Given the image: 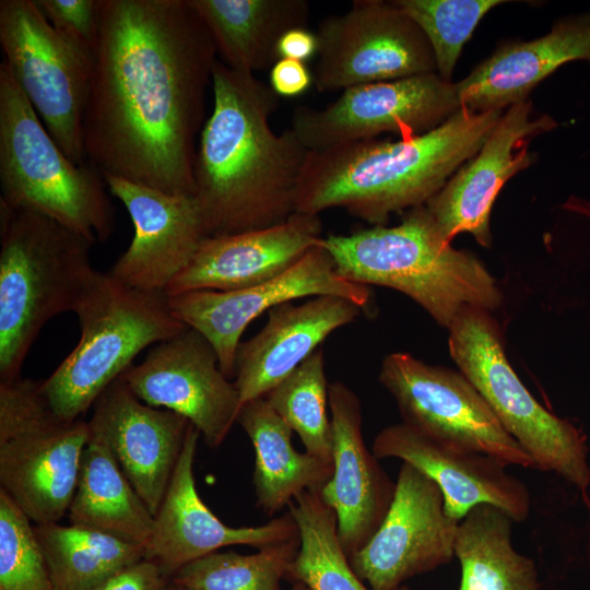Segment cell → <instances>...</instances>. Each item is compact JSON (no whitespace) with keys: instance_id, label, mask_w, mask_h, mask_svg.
Wrapping results in <instances>:
<instances>
[{"instance_id":"1","label":"cell","mask_w":590,"mask_h":590,"mask_svg":"<svg viewBox=\"0 0 590 590\" xmlns=\"http://www.w3.org/2000/svg\"><path fill=\"white\" fill-rule=\"evenodd\" d=\"M217 59L190 0H101L83 123L90 165L194 196L197 135Z\"/></svg>"},{"instance_id":"2","label":"cell","mask_w":590,"mask_h":590,"mask_svg":"<svg viewBox=\"0 0 590 590\" xmlns=\"http://www.w3.org/2000/svg\"><path fill=\"white\" fill-rule=\"evenodd\" d=\"M213 107L197 145L194 198L209 236L261 229L295 213L308 150L291 128L275 133L280 96L253 73L216 60Z\"/></svg>"},{"instance_id":"3","label":"cell","mask_w":590,"mask_h":590,"mask_svg":"<svg viewBox=\"0 0 590 590\" xmlns=\"http://www.w3.org/2000/svg\"><path fill=\"white\" fill-rule=\"evenodd\" d=\"M502 110L461 107L440 126L397 141L364 140L309 151L295 212L319 215L340 208L374 226L424 205L487 140Z\"/></svg>"},{"instance_id":"4","label":"cell","mask_w":590,"mask_h":590,"mask_svg":"<svg viewBox=\"0 0 590 590\" xmlns=\"http://www.w3.org/2000/svg\"><path fill=\"white\" fill-rule=\"evenodd\" d=\"M321 245L342 279L396 290L447 330L463 308L493 311L503 299L484 263L451 247L425 204L409 210L396 226L332 234Z\"/></svg>"},{"instance_id":"5","label":"cell","mask_w":590,"mask_h":590,"mask_svg":"<svg viewBox=\"0 0 590 590\" xmlns=\"http://www.w3.org/2000/svg\"><path fill=\"white\" fill-rule=\"evenodd\" d=\"M92 245L47 216L0 200V381L21 377L45 323L74 310L97 273Z\"/></svg>"},{"instance_id":"6","label":"cell","mask_w":590,"mask_h":590,"mask_svg":"<svg viewBox=\"0 0 590 590\" xmlns=\"http://www.w3.org/2000/svg\"><path fill=\"white\" fill-rule=\"evenodd\" d=\"M0 186L4 203L47 216L93 244L115 219L106 182L56 143L4 62L0 63Z\"/></svg>"},{"instance_id":"7","label":"cell","mask_w":590,"mask_h":590,"mask_svg":"<svg viewBox=\"0 0 590 590\" xmlns=\"http://www.w3.org/2000/svg\"><path fill=\"white\" fill-rule=\"evenodd\" d=\"M73 312L80 340L54 373L40 381L49 405L64 420L81 418L134 357L187 326L163 293L143 292L96 273Z\"/></svg>"},{"instance_id":"8","label":"cell","mask_w":590,"mask_h":590,"mask_svg":"<svg viewBox=\"0 0 590 590\" xmlns=\"http://www.w3.org/2000/svg\"><path fill=\"white\" fill-rule=\"evenodd\" d=\"M448 346L459 370L484 398L503 427L532 458L586 495L590 467L586 436L543 408L506 356L499 326L491 311L465 307L448 329Z\"/></svg>"},{"instance_id":"9","label":"cell","mask_w":590,"mask_h":590,"mask_svg":"<svg viewBox=\"0 0 590 590\" xmlns=\"http://www.w3.org/2000/svg\"><path fill=\"white\" fill-rule=\"evenodd\" d=\"M90 435L82 417L64 420L49 405L40 381H0V484L35 524L68 512Z\"/></svg>"},{"instance_id":"10","label":"cell","mask_w":590,"mask_h":590,"mask_svg":"<svg viewBox=\"0 0 590 590\" xmlns=\"http://www.w3.org/2000/svg\"><path fill=\"white\" fill-rule=\"evenodd\" d=\"M0 45L3 62L49 134L73 163L85 165L93 54L55 30L35 0L0 1Z\"/></svg>"},{"instance_id":"11","label":"cell","mask_w":590,"mask_h":590,"mask_svg":"<svg viewBox=\"0 0 590 590\" xmlns=\"http://www.w3.org/2000/svg\"><path fill=\"white\" fill-rule=\"evenodd\" d=\"M379 381L394 399L403 423L411 427L492 456L506 465L535 468L532 458L460 370L396 352L384 357Z\"/></svg>"},{"instance_id":"12","label":"cell","mask_w":590,"mask_h":590,"mask_svg":"<svg viewBox=\"0 0 590 590\" xmlns=\"http://www.w3.org/2000/svg\"><path fill=\"white\" fill-rule=\"evenodd\" d=\"M456 83L436 72L346 88L323 108L298 106L291 129L308 151L371 140L426 133L461 108Z\"/></svg>"},{"instance_id":"13","label":"cell","mask_w":590,"mask_h":590,"mask_svg":"<svg viewBox=\"0 0 590 590\" xmlns=\"http://www.w3.org/2000/svg\"><path fill=\"white\" fill-rule=\"evenodd\" d=\"M314 84L321 92L436 72L420 26L392 1L355 0L318 24Z\"/></svg>"},{"instance_id":"14","label":"cell","mask_w":590,"mask_h":590,"mask_svg":"<svg viewBox=\"0 0 590 590\" xmlns=\"http://www.w3.org/2000/svg\"><path fill=\"white\" fill-rule=\"evenodd\" d=\"M322 295L347 298L363 309L370 300L368 286L338 274L320 241L290 270L264 283L228 292H185L167 296V300L177 319L209 340L223 374L232 378L240 338L251 321L281 304Z\"/></svg>"},{"instance_id":"15","label":"cell","mask_w":590,"mask_h":590,"mask_svg":"<svg viewBox=\"0 0 590 590\" xmlns=\"http://www.w3.org/2000/svg\"><path fill=\"white\" fill-rule=\"evenodd\" d=\"M458 524L447 516L437 484L403 462L384 521L350 565L370 590H399L408 579L451 560Z\"/></svg>"},{"instance_id":"16","label":"cell","mask_w":590,"mask_h":590,"mask_svg":"<svg viewBox=\"0 0 590 590\" xmlns=\"http://www.w3.org/2000/svg\"><path fill=\"white\" fill-rule=\"evenodd\" d=\"M120 378L148 405L187 418L211 448L219 447L237 423L238 390L223 374L209 340L189 327L155 344Z\"/></svg>"},{"instance_id":"17","label":"cell","mask_w":590,"mask_h":590,"mask_svg":"<svg viewBox=\"0 0 590 590\" xmlns=\"http://www.w3.org/2000/svg\"><path fill=\"white\" fill-rule=\"evenodd\" d=\"M128 211L134 233L108 273L143 292L163 293L209 237L193 196L172 194L128 179L102 175Z\"/></svg>"},{"instance_id":"18","label":"cell","mask_w":590,"mask_h":590,"mask_svg":"<svg viewBox=\"0 0 590 590\" xmlns=\"http://www.w3.org/2000/svg\"><path fill=\"white\" fill-rule=\"evenodd\" d=\"M531 114L527 101L508 107L479 152L425 204L448 241L468 233L481 246H491L489 219L497 194L509 178L533 163L530 140L556 127L551 117Z\"/></svg>"},{"instance_id":"19","label":"cell","mask_w":590,"mask_h":590,"mask_svg":"<svg viewBox=\"0 0 590 590\" xmlns=\"http://www.w3.org/2000/svg\"><path fill=\"white\" fill-rule=\"evenodd\" d=\"M200 435L190 424L144 548V558L155 562L169 578L186 564L225 546L249 545L262 550L299 535L290 512L263 526L233 528L209 509L197 491L193 475Z\"/></svg>"},{"instance_id":"20","label":"cell","mask_w":590,"mask_h":590,"mask_svg":"<svg viewBox=\"0 0 590 590\" xmlns=\"http://www.w3.org/2000/svg\"><path fill=\"white\" fill-rule=\"evenodd\" d=\"M373 455L377 459L399 458L432 479L444 496L447 516L453 520L460 521L480 504L499 508L514 521L529 515L527 486L492 456L433 438L403 422L377 434Z\"/></svg>"},{"instance_id":"21","label":"cell","mask_w":590,"mask_h":590,"mask_svg":"<svg viewBox=\"0 0 590 590\" xmlns=\"http://www.w3.org/2000/svg\"><path fill=\"white\" fill-rule=\"evenodd\" d=\"M329 410L333 473L319 495L334 511L340 544L351 558L369 542L384 521L396 483L365 445L357 394L341 381L329 384Z\"/></svg>"},{"instance_id":"22","label":"cell","mask_w":590,"mask_h":590,"mask_svg":"<svg viewBox=\"0 0 590 590\" xmlns=\"http://www.w3.org/2000/svg\"><path fill=\"white\" fill-rule=\"evenodd\" d=\"M88 424L106 439L135 492L155 516L190 422L141 401L119 377L94 403Z\"/></svg>"},{"instance_id":"23","label":"cell","mask_w":590,"mask_h":590,"mask_svg":"<svg viewBox=\"0 0 590 590\" xmlns=\"http://www.w3.org/2000/svg\"><path fill=\"white\" fill-rule=\"evenodd\" d=\"M322 238L319 215L298 212L270 227L209 236L165 295L228 292L264 283L290 270Z\"/></svg>"},{"instance_id":"24","label":"cell","mask_w":590,"mask_h":590,"mask_svg":"<svg viewBox=\"0 0 590 590\" xmlns=\"http://www.w3.org/2000/svg\"><path fill=\"white\" fill-rule=\"evenodd\" d=\"M364 309L340 296H315L287 302L268 311V321L251 339L240 342L234 384L240 405L264 397L335 330L349 324Z\"/></svg>"},{"instance_id":"25","label":"cell","mask_w":590,"mask_h":590,"mask_svg":"<svg viewBox=\"0 0 590 590\" xmlns=\"http://www.w3.org/2000/svg\"><path fill=\"white\" fill-rule=\"evenodd\" d=\"M576 60L590 62V13L558 21L542 37L497 49L456 83L461 106L477 113L508 108L527 101L542 80Z\"/></svg>"},{"instance_id":"26","label":"cell","mask_w":590,"mask_h":590,"mask_svg":"<svg viewBox=\"0 0 590 590\" xmlns=\"http://www.w3.org/2000/svg\"><path fill=\"white\" fill-rule=\"evenodd\" d=\"M200 15L219 59L227 67L253 73L270 70L278 44L287 31L307 27L306 0H190Z\"/></svg>"},{"instance_id":"27","label":"cell","mask_w":590,"mask_h":590,"mask_svg":"<svg viewBox=\"0 0 590 590\" xmlns=\"http://www.w3.org/2000/svg\"><path fill=\"white\" fill-rule=\"evenodd\" d=\"M237 423L256 452L253 485L257 506L272 516L308 491L320 493L333 473L328 463L292 445V429L264 397L241 405Z\"/></svg>"},{"instance_id":"28","label":"cell","mask_w":590,"mask_h":590,"mask_svg":"<svg viewBox=\"0 0 590 590\" xmlns=\"http://www.w3.org/2000/svg\"><path fill=\"white\" fill-rule=\"evenodd\" d=\"M70 523L96 529L145 548L154 515L123 473L104 436L88 424Z\"/></svg>"},{"instance_id":"29","label":"cell","mask_w":590,"mask_h":590,"mask_svg":"<svg viewBox=\"0 0 590 590\" xmlns=\"http://www.w3.org/2000/svg\"><path fill=\"white\" fill-rule=\"evenodd\" d=\"M514 520L489 504L473 507L460 521L455 555L460 590H541L534 563L511 544Z\"/></svg>"},{"instance_id":"30","label":"cell","mask_w":590,"mask_h":590,"mask_svg":"<svg viewBox=\"0 0 590 590\" xmlns=\"http://www.w3.org/2000/svg\"><path fill=\"white\" fill-rule=\"evenodd\" d=\"M34 532L55 590H93L144 558L143 546L83 526L34 524Z\"/></svg>"},{"instance_id":"31","label":"cell","mask_w":590,"mask_h":590,"mask_svg":"<svg viewBox=\"0 0 590 590\" xmlns=\"http://www.w3.org/2000/svg\"><path fill=\"white\" fill-rule=\"evenodd\" d=\"M288 509L298 527L300 547L285 579L311 590H370L351 567L340 544L335 514L319 493H300Z\"/></svg>"},{"instance_id":"32","label":"cell","mask_w":590,"mask_h":590,"mask_svg":"<svg viewBox=\"0 0 590 590\" xmlns=\"http://www.w3.org/2000/svg\"><path fill=\"white\" fill-rule=\"evenodd\" d=\"M299 547L298 535L251 555L215 551L179 568L170 582L179 590H281Z\"/></svg>"},{"instance_id":"33","label":"cell","mask_w":590,"mask_h":590,"mask_svg":"<svg viewBox=\"0 0 590 590\" xmlns=\"http://www.w3.org/2000/svg\"><path fill=\"white\" fill-rule=\"evenodd\" d=\"M266 400L295 432L306 452L333 463V430L329 408V382L321 349L271 389Z\"/></svg>"},{"instance_id":"34","label":"cell","mask_w":590,"mask_h":590,"mask_svg":"<svg viewBox=\"0 0 590 590\" xmlns=\"http://www.w3.org/2000/svg\"><path fill=\"white\" fill-rule=\"evenodd\" d=\"M425 34L436 62V73L451 82L464 44L476 25L502 0H394Z\"/></svg>"},{"instance_id":"35","label":"cell","mask_w":590,"mask_h":590,"mask_svg":"<svg viewBox=\"0 0 590 590\" xmlns=\"http://www.w3.org/2000/svg\"><path fill=\"white\" fill-rule=\"evenodd\" d=\"M0 590H55L34 524L1 488Z\"/></svg>"},{"instance_id":"36","label":"cell","mask_w":590,"mask_h":590,"mask_svg":"<svg viewBox=\"0 0 590 590\" xmlns=\"http://www.w3.org/2000/svg\"><path fill=\"white\" fill-rule=\"evenodd\" d=\"M55 30L95 52L101 26V0H35Z\"/></svg>"},{"instance_id":"37","label":"cell","mask_w":590,"mask_h":590,"mask_svg":"<svg viewBox=\"0 0 590 590\" xmlns=\"http://www.w3.org/2000/svg\"><path fill=\"white\" fill-rule=\"evenodd\" d=\"M170 578L153 560L142 558L118 570L93 590H166Z\"/></svg>"},{"instance_id":"38","label":"cell","mask_w":590,"mask_h":590,"mask_svg":"<svg viewBox=\"0 0 590 590\" xmlns=\"http://www.w3.org/2000/svg\"><path fill=\"white\" fill-rule=\"evenodd\" d=\"M314 84V74L306 62L280 59L270 69L269 85L278 96L295 97Z\"/></svg>"},{"instance_id":"39","label":"cell","mask_w":590,"mask_h":590,"mask_svg":"<svg viewBox=\"0 0 590 590\" xmlns=\"http://www.w3.org/2000/svg\"><path fill=\"white\" fill-rule=\"evenodd\" d=\"M317 35L307 27H297L287 31L278 44L280 59L306 62L317 56Z\"/></svg>"},{"instance_id":"40","label":"cell","mask_w":590,"mask_h":590,"mask_svg":"<svg viewBox=\"0 0 590 590\" xmlns=\"http://www.w3.org/2000/svg\"><path fill=\"white\" fill-rule=\"evenodd\" d=\"M292 590H311V589L302 582H295Z\"/></svg>"},{"instance_id":"41","label":"cell","mask_w":590,"mask_h":590,"mask_svg":"<svg viewBox=\"0 0 590 590\" xmlns=\"http://www.w3.org/2000/svg\"><path fill=\"white\" fill-rule=\"evenodd\" d=\"M166 590H179L172 582L167 586Z\"/></svg>"}]
</instances>
